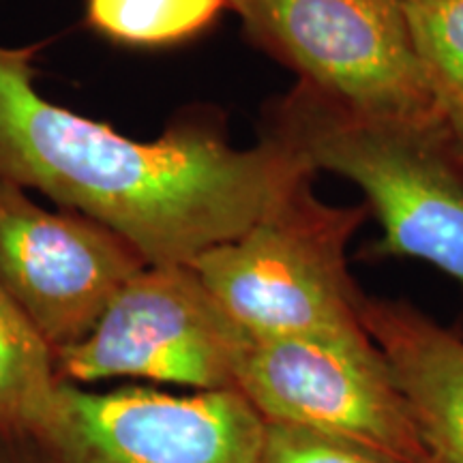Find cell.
<instances>
[{"mask_svg": "<svg viewBox=\"0 0 463 463\" xmlns=\"http://www.w3.org/2000/svg\"><path fill=\"white\" fill-rule=\"evenodd\" d=\"M42 45H0V176L129 241L148 266H189L275 213L316 170L279 137L232 146L204 118L133 140L45 99Z\"/></svg>", "mask_w": 463, "mask_h": 463, "instance_id": "cell-1", "label": "cell"}, {"mask_svg": "<svg viewBox=\"0 0 463 463\" xmlns=\"http://www.w3.org/2000/svg\"><path fill=\"white\" fill-rule=\"evenodd\" d=\"M264 133L363 189L384 232L375 256L430 262L463 289V150L442 120L369 118L297 84Z\"/></svg>", "mask_w": 463, "mask_h": 463, "instance_id": "cell-2", "label": "cell"}, {"mask_svg": "<svg viewBox=\"0 0 463 463\" xmlns=\"http://www.w3.org/2000/svg\"><path fill=\"white\" fill-rule=\"evenodd\" d=\"M369 213L367 204H326L311 176L275 213L189 266L249 335L372 345L364 294L347 270V245Z\"/></svg>", "mask_w": 463, "mask_h": 463, "instance_id": "cell-3", "label": "cell"}, {"mask_svg": "<svg viewBox=\"0 0 463 463\" xmlns=\"http://www.w3.org/2000/svg\"><path fill=\"white\" fill-rule=\"evenodd\" d=\"M245 34L350 112L384 120H442L403 0H225ZM444 123V120H442Z\"/></svg>", "mask_w": 463, "mask_h": 463, "instance_id": "cell-4", "label": "cell"}, {"mask_svg": "<svg viewBox=\"0 0 463 463\" xmlns=\"http://www.w3.org/2000/svg\"><path fill=\"white\" fill-rule=\"evenodd\" d=\"M264 419L236 389L184 395L61 382L34 442L48 463H262Z\"/></svg>", "mask_w": 463, "mask_h": 463, "instance_id": "cell-5", "label": "cell"}, {"mask_svg": "<svg viewBox=\"0 0 463 463\" xmlns=\"http://www.w3.org/2000/svg\"><path fill=\"white\" fill-rule=\"evenodd\" d=\"M232 375L266 422L331 433L399 463H427L408 403L375 344L242 331Z\"/></svg>", "mask_w": 463, "mask_h": 463, "instance_id": "cell-6", "label": "cell"}, {"mask_svg": "<svg viewBox=\"0 0 463 463\" xmlns=\"http://www.w3.org/2000/svg\"><path fill=\"white\" fill-rule=\"evenodd\" d=\"M236 326L191 266H146L82 341L56 354L75 386L133 378L191 391L234 389Z\"/></svg>", "mask_w": 463, "mask_h": 463, "instance_id": "cell-7", "label": "cell"}, {"mask_svg": "<svg viewBox=\"0 0 463 463\" xmlns=\"http://www.w3.org/2000/svg\"><path fill=\"white\" fill-rule=\"evenodd\" d=\"M146 266L114 230L67 208L52 213L0 176V288L54 356L82 341Z\"/></svg>", "mask_w": 463, "mask_h": 463, "instance_id": "cell-8", "label": "cell"}, {"mask_svg": "<svg viewBox=\"0 0 463 463\" xmlns=\"http://www.w3.org/2000/svg\"><path fill=\"white\" fill-rule=\"evenodd\" d=\"M361 317L408 403L427 463H463V337L403 300L364 297Z\"/></svg>", "mask_w": 463, "mask_h": 463, "instance_id": "cell-9", "label": "cell"}, {"mask_svg": "<svg viewBox=\"0 0 463 463\" xmlns=\"http://www.w3.org/2000/svg\"><path fill=\"white\" fill-rule=\"evenodd\" d=\"M61 382L52 347L0 288V438L37 439Z\"/></svg>", "mask_w": 463, "mask_h": 463, "instance_id": "cell-10", "label": "cell"}, {"mask_svg": "<svg viewBox=\"0 0 463 463\" xmlns=\"http://www.w3.org/2000/svg\"><path fill=\"white\" fill-rule=\"evenodd\" d=\"M403 9L438 112L463 150V0H403Z\"/></svg>", "mask_w": 463, "mask_h": 463, "instance_id": "cell-11", "label": "cell"}, {"mask_svg": "<svg viewBox=\"0 0 463 463\" xmlns=\"http://www.w3.org/2000/svg\"><path fill=\"white\" fill-rule=\"evenodd\" d=\"M228 9L225 0H86V22L109 42L165 48L195 37Z\"/></svg>", "mask_w": 463, "mask_h": 463, "instance_id": "cell-12", "label": "cell"}, {"mask_svg": "<svg viewBox=\"0 0 463 463\" xmlns=\"http://www.w3.org/2000/svg\"><path fill=\"white\" fill-rule=\"evenodd\" d=\"M262 463H399L350 439L286 422H266Z\"/></svg>", "mask_w": 463, "mask_h": 463, "instance_id": "cell-13", "label": "cell"}]
</instances>
